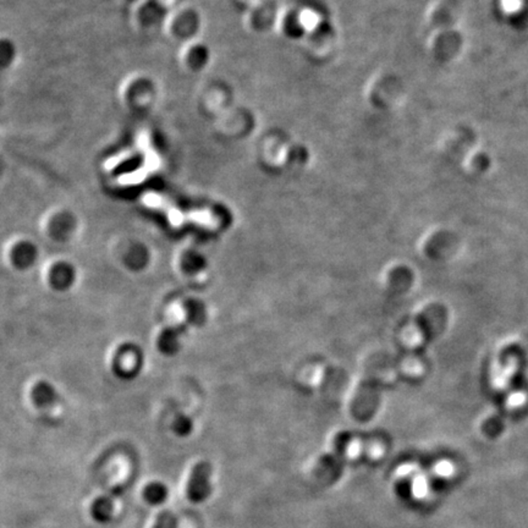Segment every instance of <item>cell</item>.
Segmentation results:
<instances>
[{
	"label": "cell",
	"mask_w": 528,
	"mask_h": 528,
	"mask_svg": "<svg viewBox=\"0 0 528 528\" xmlns=\"http://www.w3.org/2000/svg\"><path fill=\"white\" fill-rule=\"evenodd\" d=\"M277 8L269 0H255L243 13V27L252 35H265L274 31Z\"/></svg>",
	"instance_id": "cell-4"
},
{
	"label": "cell",
	"mask_w": 528,
	"mask_h": 528,
	"mask_svg": "<svg viewBox=\"0 0 528 528\" xmlns=\"http://www.w3.org/2000/svg\"><path fill=\"white\" fill-rule=\"evenodd\" d=\"M191 59L189 65L194 67V70H201L204 66H207L209 62V49L204 44L196 43L189 48Z\"/></svg>",
	"instance_id": "cell-11"
},
{
	"label": "cell",
	"mask_w": 528,
	"mask_h": 528,
	"mask_svg": "<svg viewBox=\"0 0 528 528\" xmlns=\"http://www.w3.org/2000/svg\"><path fill=\"white\" fill-rule=\"evenodd\" d=\"M463 47V35L458 27L433 30L428 37L427 50L438 62H450L460 55Z\"/></svg>",
	"instance_id": "cell-2"
},
{
	"label": "cell",
	"mask_w": 528,
	"mask_h": 528,
	"mask_svg": "<svg viewBox=\"0 0 528 528\" xmlns=\"http://www.w3.org/2000/svg\"><path fill=\"white\" fill-rule=\"evenodd\" d=\"M396 493L399 497H407L411 494V484L409 480H400L396 484Z\"/></svg>",
	"instance_id": "cell-13"
},
{
	"label": "cell",
	"mask_w": 528,
	"mask_h": 528,
	"mask_svg": "<svg viewBox=\"0 0 528 528\" xmlns=\"http://www.w3.org/2000/svg\"><path fill=\"white\" fill-rule=\"evenodd\" d=\"M91 514L98 524L109 522L114 514V504L109 497H99L93 502Z\"/></svg>",
	"instance_id": "cell-8"
},
{
	"label": "cell",
	"mask_w": 528,
	"mask_h": 528,
	"mask_svg": "<svg viewBox=\"0 0 528 528\" xmlns=\"http://www.w3.org/2000/svg\"><path fill=\"white\" fill-rule=\"evenodd\" d=\"M463 167L468 172H480L482 169L490 167V159L488 154L483 153L480 148H475L467 154Z\"/></svg>",
	"instance_id": "cell-9"
},
{
	"label": "cell",
	"mask_w": 528,
	"mask_h": 528,
	"mask_svg": "<svg viewBox=\"0 0 528 528\" xmlns=\"http://www.w3.org/2000/svg\"><path fill=\"white\" fill-rule=\"evenodd\" d=\"M311 28L312 23L308 21L304 10L295 5H286L277 10L274 31L282 40L289 42L302 40Z\"/></svg>",
	"instance_id": "cell-3"
},
{
	"label": "cell",
	"mask_w": 528,
	"mask_h": 528,
	"mask_svg": "<svg viewBox=\"0 0 528 528\" xmlns=\"http://www.w3.org/2000/svg\"><path fill=\"white\" fill-rule=\"evenodd\" d=\"M426 21L433 30L458 27V10L450 0H434L426 11Z\"/></svg>",
	"instance_id": "cell-7"
},
{
	"label": "cell",
	"mask_w": 528,
	"mask_h": 528,
	"mask_svg": "<svg viewBox=\"0 0 528 528\" xmlns=\"http://www.w3.org/2000/svg\"><path fill=\"white\" fill-rule=\"evenodd\" d=\"M524 400H526V395H524V392H514L509 397V406H511V407H519V406L524 404Z\"/></svg>",
	"instance_id": "cell-14"
},
{
	"label": "cell",
	"mask_w": 528,
	"mask_h": 528,
	"mask_svg": "<svg viewBox=\"0 0 528 528\" xmlns=\"http://www.w3.org/2000/svg\"><path fill=\"white\" fill-rule=\"evenodd\" d=\"M211 466L208 462H198L189 475L187 497L191 502L201 504L211 494Z\"/></svg>",
	"instance_id": "cell-6"
},
{
	"label": "cell",
	"mask_w": 528,
	"mask_h": 528,
	"mask_svg": "<svg viewBox=\"0 0 528 528\" xmlns=\"http://www.w3.org/2000/svg\"><path fill=\"white\" fill-rule=\"evenodd\" d=\"M405 84L394 70L377 71L365 84L363 98L370 109L385 113L401 106L405 98Z\"/></svg>",
	"instance_id": "cell-1"
},
{
	"label": "cell",
	"mask_w": 528,
	"mask_h": 528,
	"mask_svg": "<svg viewBox=\"0 0 528 528\" xmlns=\"http://www.w3.org/2000/svg\"><path fill=\"white\" fill-rule=\"evenodd\" d=\"M179 521L172 512L170 511H163L160 515L157 517L155 524L153 528H177Z\"/></svg>",
	"instance_id": "cell-12"
},
{
	"label": "cell",
	"mask_w": 528,
	"mask_h": 528,
	"mask_svg": "<svg viewBox=\"0 0 528 528\" xmlns=\"http://www.w3.org/2000/svg\"><path fill=\"white\" fill-rule=\"evenodd\" d=\"M169 492H167V485L160 482H153L148 484L143 492L145 502L150 505H160L167 499Z\"/></svg>",
	"instance_id": "cell-10"
},
{
	"label": "cell",
	"mask_w": 528,
	"mask_h": 528,
	"mask_svg": "<svg viewBox=\"0 0 528 528\" xmlns=\"http://www.w3.org/2000/svg\"><path fill=\"white\" fill-rule=\"evenodd\" d=\"M142 201L145 203L147 207L155 208L159 211H163L164 213H167V218L172 221V224L180 225L182 221L186 220H194L197 223H202V224H214L216 220L211 218V214L204 213V211H192V213H182V211L176 209L172 207L170 203L165 201L163 197H160L159 194H145L142 197Z\"/></svg>",
	"instance_id": "cell-5"
}]
</instances>
